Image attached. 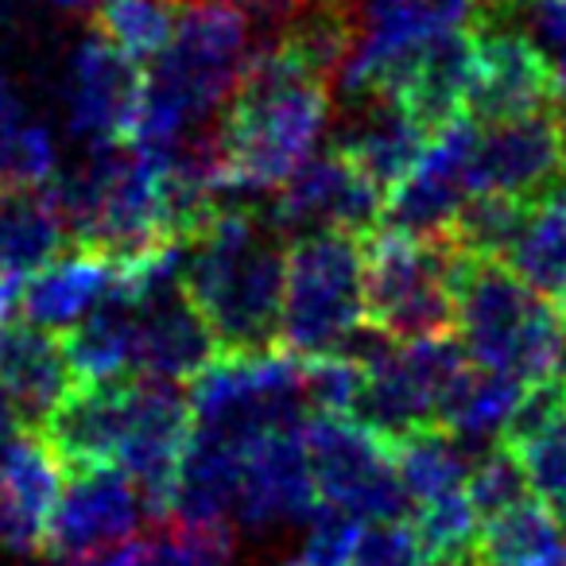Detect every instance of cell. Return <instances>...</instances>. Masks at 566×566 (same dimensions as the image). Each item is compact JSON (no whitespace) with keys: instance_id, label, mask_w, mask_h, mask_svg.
<instances>
[{"instance_id":"1","label":"cell","mask_w":566,"mask_h":566,"mask_svg":"<svg viewBox=\"0 0 566 566\" xmlns=\"http://www.w3.org/2000/svg\"><path fill=\"white\" fill-rule=\"evenodd\" d=\"M331 125V82L287 43L249 55L218 125L229 190H280Z\"/></svg>"},{"instance_id":"2","label":"cell","mask_w":566,"mask_h":566,"mask_svg":"<svg viewBox=\"0 0 566 566\" xmlns=\"http://www.w3.org/2000/svg\"><path fill=\"white\" fill-rule=\"evenodd\" d=\"M287 249L268 213L218 210L190 244L182 287L206 315L221 354L280 349Z\"/></svg>"},{"instance_id":"3","label":"cell","mask_w":566,"mask_h":566,"mask_svg":"<svg viewBox=\"0 0 566 566\" xmlns=\"http://www.w3.org/2000/svg\"><path fill=\"white\" fill-rule=\"evenodd\" d=\"M55 190L71 241L78 249L105 252L113 264L144 256L167 241H179L167 221L156 151L144 144H94L78 171L55 179Z\"/></svg>"},{"instance_id":"4","label":"cell","mask_w":566,"mask_h":566,"mask_svg":"<svg viewBox=\"0 0 566 566\" xmlns=\"http://www.w3.org/2000/svg\"><path fill=\"white\" fill-rule=\"evenodd\" d=\"M454 331L473 361L527 388L563 377L566 318L501 260L470 256L462 264Z\"/></svg>"},{"instance_id":"5","label":"cell","mask_w":566,"mask_h":566,"mask_svg":"<svg viewBox=\"0 0 566 566\" xmlns=\"http://www.w3.org/2000/svg\"><path fill=\"white\" fill-rule=\"evenodd\" d=\"M365 326L392 342L450 334L458 326V275L470 252L447 233L419 237L377 226L361 237Z\"/></svg>"},{"instance_id":"6","label":"cell","mask_w":566,"mask_h":566,"mask_svg":"<svg viewBox=\"0 0 566 566\" xmlns=\"http://www.w3.org/2000/svg\"><path fill=\"white\" fill-rule=\"evenodd\" d=\"M190 416L198 431L244 450L272 431L303 427L311 416L303 354H218L198 377H190Z\"/></svg>"},{"instance_id":"7","label":"cell","mask_w":566,"mask_h":566,"mask_svg":"<svg viewBox=\"0 0 566 566\" xmlns=\"http://www.w3.org/2000/svg\"><path fill=\"white\" fill-rule=\"evenodd\" d=\"M365 326V256L361 237L303 233L283 268L280 349L315 357L342 349Z\"/></svg>"},{"instance_id":"8","label":"cell","mask_w":566,"mask_h":566,"mask_svg":"<svg viewBox=\"0 0 566 566\" xmlns=\"http://www.w3.org/2000/svg\"><path fill=\"white\" fill-rule=\"evenodd\" d=\"M303 439H307L318 496L326 504H338L365 524L408 520L416 512V501L396 470L388 434L373 431L354 416L311 411L303 423Z\"/></svg>"},{"instance_id":"9","label":"cell","mask_w":566,"mask_h":566,"mask_svg":"<svg viewBox=\"0 0 566 566\" xmlns=\"http://www.w3.org/2000/svg\"><path fill=\"white\" fill-rule=\"evenodd\" d=\"M268 218L280 233H349L369 237L385 218V190L338 148L311 156L283 182Z\"/></svg>"},{"instance_id":"10","label":"cell","mask_w":566,"mask_h":566,"mask_svg":"<svg viewBox=\"0 0 566 566\" xmlns=\"http://www.w3.org/2000/svg\"><path fill=\"white\" fill-rule=\"evenodd\" d=\"M478 66L465 113L481 125L535 117L558 109V86L547 55L520 28H501V20H481Z\"/></svg>"},{"instance_id":"11","label":"cell","mask_w":566,"mask_h":566,"mask_svg":"<svg viewBox=\"0 0 566 566\" xmlns=\"http://www.w3.org/2000/svg\"><path fill=\"white\" fill-rule=\"evenodd\" d=\"M144 97V63L90 32L66 63V117L71 133L90 144L128 140Z\"/></svg>"},{"instance_id":"12","label":"cell","mask_w":566,"mask_h":566,"mask_svg":"<svg viewBox=\"0 0 566 566\" xmlns=\"http://www.w3.org/2000/svg\"><path fill=\"white\" fill-rule=\"evenodd\" d=\"M323 504L311 470L303 427L272 431L249 442L241 454V489H237V524L244 532H272L311 520Z\"/></svg>"},{"instance_id":"13","label":"cell","mask_w":566,"mask_h":566,"mask_svg":"<svg viewBox=\"0 0 566 566\" xmlns=\"http://www.w3.org/2000/svg\"><path fill=\"white\" fill-rule=\"evenodd\" d=\"M478 120L470 113L454 117L447 128L431 136L419 164L408 171V179L388 195L385 221L396 229H408L419 237L447 233L454 213L473 195L470 167L478 151Z\"/></svg>"},{"instance_id":"14","label":"cell","mask_w":566,"mask_h":566,"mask_svg":"<svg viewBox=\"0 0 566 566\" xmlns=\"http://www.w3.org/2000/svg\"><path fill=\"white\" fill-rule=\"evenodd\" d=\"M144 516V501L120 465H82L66 473L63 496L48 520L43 555L74 558L125 543Z\"/></svg>"},{"instance_id":"15","label":"cell","mask_w":566,"mask_h":566,"mask_svg":"<svg viewBox=\"0 0 566 566\" xmlns=\"http://www.w3.org/2000/svg\"><path fill=\"white\" fill-rule=\"evenodd\" d=\"M128 295H133L136 318L133 373H148V377L164 380H190L221 354L210 323L195 307L182 280H159Z\"/></svg>"},{"instance_id":"16","label":"cell","mask_w":566,"mask_h":566,"mask_svg":"<svg viewBox=\"0 0 566 566\" xmlns=\"http://www.w3.org/2000/svg\"><path fill=\"white\" fill-rule=\"evenodd\" d=\"M566 175L563 120L555 113L485 125L473 151L470 187L512 198H539Z\"/></svg>"},{"instance_id":"17","label":"cell","mask_w":566,"mask_h":566,"mask_svg":"<svg viewBox=\"0 0 566 566\" xmlns=\"http://www.w3.org/2000/svg\"><path fill=\"white\" fill-rule=\"evenodd\" d=\"M133 411V373L97 385H78L40 427V439L71 470L82 465H117V450Z\"/></svg>"},{"instance_id":"18","label":"cell","mask_w":566,"mask_h":566,"mask_svg":"<svg viewBox=\"0 0 566 566\" xmlns=\"http://www.w3.org/2000/svg\"><path fill=\"white\" fill-rule=\"evenodd\" d=\"M431 136L392 94H361L346 102V120L338 133V151L349 156L380 190L385 202L408 171L419 164Z\"/></svg>"},{"instance_id":"19","label":"cell","mask_w":566,"mask_h":566,"mask_svg":"<svg viewBox=\"0 0 566 566\" xmlns=\"http://www.w3.org/2000/svg\"><path fill=\"white\" fill-rule=\"evenodd\" d=\"M0 388L9 392L24 431H40L51 411L78 388L63 334L32 323L0 326Z\"/></svg>"},{"instance_id":"20","label":"cell","mask_w":566,"mask_h":566,"mask_svg":"<svg viewBox=\"0 0 566 566\" xmlns=\"http://www.w3.org/2000/svg\"><path fill=\"white\" fill-rule=\"evenodd\" d=\"M473 66H478L473 28L447 24L427 40L419 63L411 66V74L392 97H400V105L423 125V133L434 136L439 128H447L450 120L465 113Z\"/></svg>"},{"instance_id":"21","label":"cell","mask_w":566,"mask_h":566,"mask_svg":"<svg viewBox=\"0 0 566 566\" xmlns=\"http://www.w3.org/2000/svg\"><path fill=\"white\" fill-rule=\"evenodd\" d=\"M113 280H117V264L105 252L74 244V252L55 256L35 275H28L20 315H24V323L63 334L105 300Z\"/></svg>"},{"instance_id":"22","label":"cell","mask_w":566,"mask_h":566,"mask_svg":"<svg viewBox=\"0 0 566 566\" xmlns=\"http://www.w3.org/2000/svg\"><path fill=\"white\" fill-rule=\"evenodd\" d=\"M71 241L55 179L40 187L0 182V268L12 275H35Z\"/></svg>"},{"instance_id":"23","label":"cell","mask_w":566,"mask_h":566,"mask_svg":"<svg viewBox=\"0 0 566 566\" xmlns=\"http://www.w3.org/2000/svg\"><path fill=\"white\" fill-rule=\"evenodd\" d=\"M241 454L244 450L195 427L187 450H182L179 473H175L167 520H175V524H226L237 509Z\"/></svg>"},{"instance_id":"24","label":"cell","mask_w":566,"mask_h":566,"mask_svg":"<svg viewBox=\"0 0 566 566\" xmlns=\"http://www.w3.org/2000/svg\"><path fill=\"white\" fill-rule=\"evenodd\" d=\"M470 566H566V532L543 501H520L481 524Z\"/></svg>"},{"instance_id":"25","label":"cell","mask_w":566,"mask_h":566,"mask_svg":"<svg viewBox=\"0 0 566 566\" xmlns=\"http://www.w3.org/2000/svg\"><path fill=\"white\" fill-rule=\"evenodd\" d=\"M133 342H136V318H133V295L120 292L113 283L105 300L90 311L86 318L63 331L66 357L74 365L78 385H97L133 373Z\"/></svg>"},{"instance_id":"26","label":"cell","mask_w":566,"mask_h":566,"mask_svg":"<svg viewBox=\"0 0 566 566\" xmlns=\"http://www.w3.org/2000/svg\"><path fill=\"white\" fill-rule=\"evenodd\" d=\"M388 442H392V458L403 489H408L416 504L465 489L473 462L489 450H478L473 442L450 434L447 427H416V431L396 434Z\"/></svg>"},{"instance_id":"27","label":"cell","mask_w":566,"mask_h":566,"mask_svg":"<svg viewBox=\"0 0 566 566\" xmlns=\"http://www.w3.org/2000/svg\"><path fill=\"white\" fill-rule=\"evenodd\" d=\"M527 396V385L509 373H496V369H485V365L473 361L465 369V377L454 385V392L447 396L439 411V427H447L450 434L465 442H501L504 427L509 419L516 416V408L524 403Z\"/></svg>"},{"instance_id":"28","label":"cell","mask_w":566,"mask_h":566,"mask_svg":"<svg viewBox=\"0 0 566 566\" xmlns=\"http://www.w3.org/2000/svg\"><path fill=\"white\" fill-rule=\"evenodd\" d=\"M0 481L9 493L48 527L59 496H63L66 465L55 458V450L35 431H17L12 439L0 442ZM48 535V532H43Z\"/></svg>"},{"instance_id":"29","label":"cell","mask_w":566,"mask_h":566,"mask_svg":"<svg viewBox=\"0 0 566 566\" xmlns=\"http://www.w3.org/2000/svg\"><path fill=\"white\" fill-rule=\"evenodd\" d=\"M532 210V198H512L496 195V190H473L462 202V210L454 213L447 237L462 252L481 260H504L512 249V241L520 237Z\"/></svg>"},{"instance_id":"30","label":"cell","mask_w":566,"mask_h":566,"mask_svg":"<svg viewBox=\"0 0 566 566\" xmlns=\"http://www.w3.org/2000/svg\"><path fill=\"white\" fill-rule=\"evenodd\" d=\"M120 566H233L226 524H167L148 539H125Z\"/></svg>"},{"instance_id":"31","label":"cell","mask_w":566,"mask_h":566,"mask_svg":"<svg viewBox=\"0 0 566 566\" xmlns=\"http://www.w3.org/2000/svg\"><path fill=\"white\" fill-rule=\"evenodd\" d=\"M411 527H416L431 566H470L473 543L481 535V516L473 512L465 489H454V493L416 504Z\"/></svg>"},{"instance_id":"32","label":"cell","mask_w":566,"mask_h":566,"mask_svg":"<svg viewBox=\"0 0 566 566\" xmlns=\"http://www.w3.org/2000/svg\"><path fill=\"white\" fill-rule=\"evenodd\" d=\"M94 28L136 63H151L175 35V0H105L94 9Z\"/></svg>"},{"instance_id":"33","label":"cell","mask_w":566,"mask_h":566,"mask_svg":"<svg viewBox=\"0 0 566 566\" xmlns=\"http://www.w3.org/2000/svg\"><path fill=\"white\" fill-rule=\"evenodd\" d=\"M59 151L51 133L40 120L28 117L20 105H12L9 117L0 120V182L17 187H40L55 179Z\"/></svg>"},{"instance_id":"34","label":"cell","mask_w":566,"mask_h":566,"mask_svg":"<svg viewBox=\"0 0 566 566\" xmlns=\"http://www.w3.org/2000/svg\"><path fill=\"white\" fill-rule=\"evenodd\" d=\"M527 473L520 465L516 450L504 447V442H493L485 454L473 462L470 478H465V496H470L473 512L481 516V524L493 516H501L504 509L527 501Z\"/></svg>"},{"instance_id":"35","label":"cell","mask_w":566,"mask_h":566,"mask_svg":"<svg viewBox=\"0 0 566 566\" xmlns=\"http://www.w3.org/2000/svg\"><path fill=\"white\" fill-rule=\"evenodd\" d=\"M504 447L516 450L532 493H539L551 504L566 493V411H558L555 419L535 427L532 434H524L516 442H504Z\"/></svg>"},{"instance_id":"36","label":"cell","mask_w":566,"mask_h":566,"mask_svg":"<svg viewBox=\"0 0 566 566\" xmlns=\"http://www.w3.org/2000/svg\"><path fill=\"white\" fill-rule=\"evenodd\" d=\"M357 516H349L338 504H318L307 520V535H303L300 551L292 558H283L275 566H349L357 547Z\"/></svg>"},{"instance_id":"37","label":"cell","mask_w":566,"mask_h":566,"mask_svg":"<svg viewBox=\"0 0 566 566\" xmlns=\"http://www.w3.org/2000/svg\"><path fill=\"white\" fill-rule=\"evenodd\" d=\"M349 566H431L416 527L403 520H373L361 527Z\"/></svg>"},{"instance_id":"38","label":"cell","mask_w":566,"mask_h":566,"mask_svg":"<svg viewBox=\"0 0 566 566\" xmlns=\"http://www.w3.org/2000/svg\"><path fill=\"white\" fill-rule=\"evenodd\" d=\"M237 9L244 12L252 32V51L275 48L287 40V32L295 28V20L307 12L311 0H233Z\"/></svg>"},{"instance_id":"39","label":"cell","mask_w":566,"mask_h":566,"mask_svg":"<svg viewBox=\"0 0 566 566\" xmlns=\"http://www.w3.org/2000/svg\"><path fill=\"white\" fill-rule=\"evenodd\" d=\"M43 532L48 527L0 481V547L12 551V555H35V551H43Z\"/></svg>"},{"instance_id":"40","label":"cell","mask_w":566,"mask_h":566,"mask_svg":"<svg viewBox=\"0 0 566 566\" xmlns=\"http://www.w3.org/2000/svg\"><path fill=\"white\" fill-rule=\"evenodd\" d=\"M17 431H24L20 427V419H17V408H12V400H9V392L0 388V442L4 439H12Z\"/></svg>"},{"instance_id":"41","label":"cell","mask_w":566,"mask_h":566,"mask_svg":"<svg viewBox=\"0 0 566 566\" xmlns=\"http://www.w3.org/2000/svg\"><path fill=\"white\" fill-rule=\"evenodd\" d=\"M512 4H516V0H470V9H478L481 20H501V17H509Z\"/></svg>"},{"instance_id":"42","label":"cell","mask_w":566,"mask_h":566,"mask_svg":"<svg viewBox=\"0 0 566 566\" xmlns=\"http://www.w3.org/2000/svg\"><path fill=\"white\" fill-rule=\"evenodd\" d=\"M51 4L63 12H94L97 4H105V0H51Z\"/></svg>"},{"instance_id":"43","label":"cell","mask_w":566,"mask_h":566,"mask_svg":"<svg viewBox=\"0 0 566 566\" xmlns=\"http://www.w3.org/2000/svg\"><path fill=\"white\" fill-rule=\"evenodd\" d=\"M555 516H558V524H563V532H566V493L555 501Z\"/></svg>"},{"instance_id":"44","label":"cell","mask_w":566,"mask_h":566,"mask_svg":"<svg viewBox=\"0 0 566 566\" xmlns=\"http://www.w3.org/2000/svg\"><path fill=\"white\" fill-rule=\"evenodd\" d=\"M558 120H563V151H566V105L558 109Z\"/></svg>"},{"instance_id":"45","label":"cell","mask_w":566,"mask_h":566,"mask_svg":"<svg viewBox=\"0 0 566 566\" xmlns=\"http://www.w3.org/2000/svg\"><path fill=\"white\" fill-rule=\"evenodd\" d=\"M558 380H563V400H566V373H563V377H558Z\"/></svg>"},{"instance_id":"46","label":"cell","mask_w":566,"mask_h":566,"mask_svg":"<svg viewBox=\"0 0 566 566\" xmlns=\"http://www.w3.org/2000/svg\"><path fill=\"white\" fill-rule=\"evenodd\" d=\"M0 272H4V268H0Z\"/></svg>"}]
</instances>
